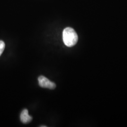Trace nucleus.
Instances as JSON below:
<instances>
[{
    "instance_id": "1",
    "label": "nucleus",
    "mask_w": 127,
    "mask_h": 127,
    "mask_svg": "<svg viewBox=\"0 0 127 127\" xmlns=\"http://www.w3.org/2000/svg\"><path fill=\"white\" fill-rule=\"evenodd\" d=\"M63 40L65 45L71 47L77 43L78 37L73 29L71 27H66L63 32Z\"/></svg>"
},
{
    "instance_id": "2",
    "label": "nucleus",
    "mask_w": 127,
    "mask_h": 127,
    "mask_svg": "<svg viewBox=\"0 0 127 127\" xmlns=\"http://www.w3.org/2000/svg\"><path fill=\"white\" fill-rule=\"evenodd\" d=\"M38 82L39 85L43 88L53 90L56 87V85L54 82H51L48 79L43 76H40L39 77Z\"/></svg>"
},
{
    "instance_id": "3",
    "label": "nucleus",
    "mask_w": 127,
    "mask_h": 127,
    "mask_svg": "<svg viewBox=\"0 0 127 127\" xmlns=\"http://www.w3.org/2000/svg\"><path fill=\"white\" fill-rule=\"evenodd\" d=\"M32 118L28 114L27 109H24L20 114V120L22 123L24 124H27L30 123Z\"/></svg>"
},
{
    "instance_id": "4",
    "label": "nucleus",
    "mask_w": 127,
    "mask_h": 127,
    "mask_svg": "<svg viewBox=\"0 0 127 127\" xmlns=\"http://www.w3.org/2000/svg\"><path fill=\"white\" fill-rule=\"evenodd\" d=\"M5 44L4 42L3 41H0V56L2 54L3 51L4 50Z\"/></svg>"
},
{
    "instance_id": "5",
    "label": "nucleus",
    "mask_w": 127,
    "mask_h": 127,
    "mask_svg": "<svg viewBox=\"0 0 127 127\" xmlns=\"http://www.w3.org/2000/svg\"><path fill=\"white\" fill-rule=\"evenodd\" d=\"M41 127H46L47 126H41Z\"/></svg>"
}]
</instances>
